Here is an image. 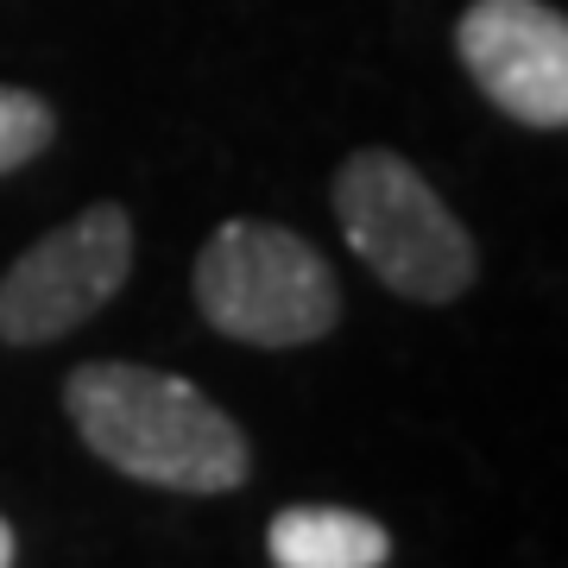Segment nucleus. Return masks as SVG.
<instances>
[{"instance_id": "1", "label": "nucleus", "mask_w": 568, "mask_h": 568, "mask_svg": "<svg viewBox=\"0 0 568 568\" xmlns=\"http://www.w3.org/2000/svg\"><path fill=\"white\" fill-rule=\"evenodd\" d=\"M77 436L126 480L171 493H234L246 436L203 386L140 361H89L63 386Z\"/></svg>"}, {"instance_id": "2", "label": "nucleus", "mask_w": 568, "mask_h": 568, "mask_svg": "<svg viewBox=\"0 0 568 568\" xmlns=\"http://www.w3.org/2000/svg\"><path fill=\"white\" fill-rule=\"evenodd\" d=\"M335 215L347 246L373 265V278H386L410 304H455L480 272L474 234L392 145H361L335 171Z\"/></svg>"}, {"instance_id": "3", "label": "nucleus", "mask_w": 568, "mask_h": 568, "mask_svg": "<svg viewBox=\"0 0 568 568\" xmlns=\"http://www.w3.org/2000/svg\"><path fill=\"white\" fill-rule=\"evenodd\" d=\"M196 310L246 347H304L342 323V284L304 234L278 222H222L196 253Z\"/></svg>"}, {"instance_id": "4", "label": "nucleus", "mask_w": 568, "mask_h": 568, "mask_svg": "<svg viewBox=\"0 0 568 568\" xmlns=\"http://www.w3.org/2000/svg\"><path fill=\"white\" fill-rule=\"evenodd\" d=\"M133 272V222L121 203H95L26 246L0 278V342L39 347L82 328Z\"/></svg>"}, {"instance_id": "5", "label": "nucleus", "mask_w": 568, "mask_h": 568, "mask_svg": "<svg viewBox=\"0 0 568 568\" xmlns=\"http://www.w3.org/2000/svg\"><path fill=\"white\" fill-rule=\"evenodd\" d=\"M474 89L525 126H568V20L544 0H474L455 20Z\"/></svg>"}, {"instance_id": "6", "label": "nucleus", "mask_w": 568, "mask_h": 568, "mask_svg": "<svg viewBox=\"0 0 568 568\" xmlns=\"http://www.w3.org/2000/svg\"><path fill=\"white\" fill-rule=\"evenodd\" d=\"M272 568H386L392 530L354 506H284L265 530Z\"/></svg>"}, {"instance_id": "7", "label": "nucleus", "mask_w": 568, "mask_h": 568, "mask_svg": "<svg viewBox=\"0 0 568 568\" xmlns=\"http://www.w3.org/2000/svg\"><path fill=\"white\" fill-rule=\"evenodd\" d=\"M58 121H51V102L32 95V89H7L0 82V171H20L51 145Z\"/></svg>"}, {"instance_id": "8", "label": "nucleus", "mask_w": 568, "mask_h": 568, "mask_svg": "<svg viewBox=\"0 0 568 568\" xmlns=\"http://www.w3.org/2000/svg\"><path fill=\"white\" fill-rule=\"evenodd\" d=\"M0 568H13V525L0 518Z\"/></svg>"}]
</instances>
